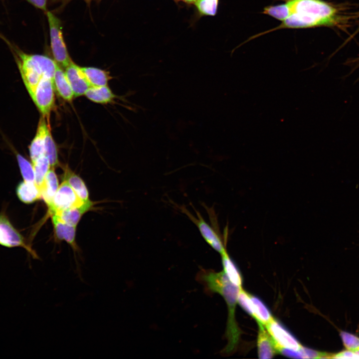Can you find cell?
<instances>
[{
    "label": "cell",
    "mask_w": 359,
    "mask_h": 359,
    "mask_svg": "<svg viewBox=\"0 0 359 359\" xmlns=\"http://www.w3.org/2000/svg\"><path fill=\"white\" fill-rule=\"evenodd\" d=\"M254 311V318L257 323L262 324L264 326L269 323L273 319L269 310L265 304L258 298L250 294Z\"/></svg>",
    "instance_id": "44dd1931"
},
{
    "label": "cell",
    "mask_w": 359,
    "mask_h": 359,
    "mask_svg": "<svg viewBox=\"0 0 359 359\" xmlns=\"http://www.w3.org/2000/svg\"><path fill=\"white\" fill-rule=\"evenodd\" d=\"M16 193L19 200L26 204L31 203L41 197L40 188L34 182H20L16 187Z\"/></svg>",
    "instance_id": "5bb4252c"
},
{
    "label": "cell",
    "mask_w": 359,
    "mask_h": 359,
    "mask_svg": "<svg viewBox=\"0 0 359 359\" xmlns=\"http://www.w3.org/2000/svg\"><path fill=\"white\" fill-rule=\"evenodd\" d=\"M265 327L274 341L278 351L280 348L298 351L302 347L297 340L274 318Z\"/></svg>",
    "instance_id": "ba28073f"
},
{
    "label": "cell",
    "mask_w": 359,
    "mask_h": 359,
    "mask_svg": "<svg viewBox=\"0 0 359 359\" xmlns=\"http://www.w3.org/2000/svg\"><path fill=\"white\" fill-rule=\"evenodd\" d=\"M32 163L35 183L39 187L42 184L51 165L48 159L45 155L40 157Z\"/></svg>",
    "instance_id": "7402d4cb"
},
{
    "label": "cell",
    "mask_w": 359,
    "mask_h": 359,
    "mask_svg": "<svg viewBox=\"0 0 359 359\" xmlns=\"http://www.w3.org/2000/svg\"><path fill=\"white\" fill-rule=\"evenodd\" d=\"M30 97L42 116L48 120L55 104L52 80L42 77Z\"/></svg>",
    "instance_id": "277c9868"
},
{
    "label": "cell",
    "mask_w": 359,
    "mask_h": 359,
    "mask_svg": "<svg viewBox=\"0 0 359 359\" xmlns=\"http://www.w3.org/2000/svg\"><path fill=\"white\" fill-rule=\"evenodd\" d=\"M290 15L278 27L301 28L318 26H332L337 22V11L332 5L321 0H287Z\"/></svg>",
    "instance_id": "6da1fadb"
},
{
    "label": "cell",
    "mask_w": 359,
    "mask_h": 359,
    "mask_svg": "<svg viewBox=\"0 0 359 359\" xmlns=\"http://www.w3.org/2000/svg\"><path fill=\"white\" fill-rule=\"evenodd\" d=\"M45 156L48 159L52 167L58 164L56 147L51 136L50 128L48 129L45 139Z\"/></svg>",
    "instance_id": "603a6c76"
},
{
    "label": "cell",
    "mask_w": 359,
    "mask_h": 359,
    "mask_svg": "<svg viewBox=\"0 0 359 359\" xmlns=\"http://www.w3.org/2000/svg\"><path fill=\"white\" fill-rule=\"evenodd\" d=\"M81 69L91 86H106L111 78L107 71L97 68L84 67Z\"/></svg>",
    "instance_id": "ac0fdd59"
},
{
    "label": "cell",
    "mask_w": 359,
    "mask_h": 359,
    "mask_svg": "<svg viewBox=\"0 0 359 359\" xmlns=\"http://www.w3.org/2000/svg\"><path fill=\"white\" fill-rule=\"evenodd\" d=\"M345 64L351 67V70L348 74L345 76L344 77H343L342 78L343 79H345L347 77L349 76V75L350 74H351L355 70H356L358 68H359V58H357L356 59L349 60L348 62L347 61V62H346ZM359 80V77L358 78V79L356 80V81L355 82V83H356Z\"/></svg>",
    "instance_id": "f546056e"
},
{
    "label": "cell",
    "mask_w": 359,
    "mask_h": 359,
    "mask_svg": "<svg viewBox=\"0 0 359 359\" xmlns=\"http://www.w3.org/2000/svg\"><path fill=\"white\" fill-rule=\"evenodd\" d=\"M200 279L208 291L220 294L227 305L228 319L226 337L230 340L239 338L240 331L235 320V308L240 288L232 284L222 271L220 272L204 271Z\"/></svg>",
    "instance_id": "7a4b0ae2"
},
{
    "label": "cell",
    "mask_w": 359,
    "mask_h": 359,
    "mask_svg": "<svg viewBox=\"0 0 359 359\" xmlns=\"http://www.w3.org/2000/svg\"><path fill=\"white\" fill-rule=\"evenodd\" d=\"M237 303L240 306L253 318L254 317L252 303L250 294L245 292L241 287L237 297Z\"/></svg>",
    "instance_id": "83f0119b"
},
{
    "label": "cell",
    "mask_w": 359,
    "mask_h": 359,
    "mask_svg": "<svg viewBox=\"0 0 359 359\" xmlns=\"http://www.w3.org/2000/svg\"><path fill=\"white\" fill-rule=\"evenodd\" d=\"M0 244L9 248L21 247L34 258H38L35 252L26 243L23 237L3 213H0Z\"/></svg>",
    "instance_id": "52a82bcc"
},
{
    "label": "cell",
    "mask_w": 359,
    "mask_h": 359,
    "mask_svg": "<svg viewBox=\"0 0 359 359\" xmlns=\"http://www.w3.org/2000/svg\"><path fill=\"white\" fill-rule=\"evenodd\" d=\"M263 13L283 21L290 15L291 11L289 5L286 2L284 4L266 6L264 8Z\"/></svg>",
    "instance_id": "cb8c5ba5"
},
{
    "label": "cell",
    "mask_w": 359,
    "mask_h": 359,
    "mask_svg": "<svg viewBox=\"0 0 359 359\" xmlns=\"http://www.w3.org/2000/svg\"><path fill=\"white\" fill-rule=\"evenodd\" d=\"M65 72L74 97L85 95L88 89L91 87L81 67L76 65L72 60L65 67Z\"/></svg>",
    "instance_id": "9c48e42d"
},
{
    "label": "cell",
    "mask_w": 359,
    "mask_h": 359,
    "mask_svg": "<svg viewBox=\"0 0 359 359\" xmlns=\"http://www.w3.org/2000/svg\"><path fill=\"white\" fill-rule=\"evenodd\" d=\"M84 202L77 195L66 180L62 182L51 204L48 206L51 215L67 208L81 207L90 202Z\"/></svg>",
    "instance_id": "8992f818"
},
{
    "label": "cell",
    "mask_w": 359,
    "mask_h": 359,
    "mask_svg": "<svg viewBox=\"0 0 359 359\" xmlns=\"http://www.w3.org/2000/svg\"><path fill=\"white\" fill-rule=\"evenodd\" d=\"M223 272L229 280L234 285L241 287L242 278L236 266L227 251L221 254Z\"/></svg>",
    "instance_id": "d6986e66"
},
{
    "label": "cell",
    "mask_w": 359,
    "mask_h": 359,
    "mask_svg": "<svg viewBox=\"0 0 359 359\" xmlns=\"http://www.w3.org/2000/svg\"><path fill=\"white\" fill-rule=\"evenodd\" d=\"M56 237L69 244L74 250L77 251L78 247L75 242L76 226L66 224L60 220L55 215H51Z\"/></svg>",
    "instance_id": "4fadbf2b"
},
{
    "label": "cell",
    "mask_w": 359,
    "mask_h": 359,
    "mask_svg": "<svg viewBox=\"0 0 359 359\" xmlns=\"http://www.w3.org/2000/svg\"><path fill=\"white\" fill-rule=\"evenodd\" d=\"M259 332L257 338L258 354L260 359H271L278 353L277 346L265 327L257 323Z\"/></svg>",
    "instance_id": "30bf717a"
},
{
    "label": "cell",
    "mask_w": 359,
    "mask_h": 359,
    "mask_svg": "<svg viewBox=\"0 0 359 359\" xmlns=\"http://www.w3.org/2000/svg\"><path fill=\"white\" fill-rule=\"evenodd\" d=\"M91 202L85 205L77 207L67 208L55 212V215L60 220L69 225L76 226L82 215L92 206ZM52 214V215H53Z\"/></svg>",
    "instance_id": "2e32d148"
},
{
    "label": "cell",
    "mask_w": 359,
    "mask_h": 359,
    "mask_svg": "<svg viewBox=\"0 0 359 359\" xmlns=\"http://www.w3.org/2000/svg\"><path fill=\"white\" fill-rule=\"evenodd\" d=\"M188 3H195L197 0H181Z\"/></svg>",
    "instance_id": "1f68e13d"
},
{
    "label": "cell",
    "mask_w": 359,
    "mask_h": 359,
    "mask_svg": "<svg viewBox=\"0 0 359 359\" xmlns=\"http://www.w3.org/2000/svg\"><path fill=\"white\" fill-rule=\"evenodd\" d=\"M58 181L54 170L51 169L47 173L42 184L39 187L41 197L48 206L51 204L58 188Z\"/></svg>",
    "instance_id": "9a60e30c"
},
{
    "label": "cell",
    "mask_w": 359,
    "mask_h": 359,
    "mask_svg": "<svg viewBox=\"0 0 359 359\" xmlns=\"http://www.w3.org/2000/svg\"><path fill=\"white\" fill-rule=\"evenodd\" d=\"M85 95L90 100L101 104L111 102L115 97V95L107 85L91 86L86 92Z\"/></svg>",
    "instance_id": "e0dca14e"
},
{
    "label": "cell",
    "mask_w": 359,
    "mask_h": 359,
    "mask_svg": "<svg viewBox=\"0 0 359 359\" xmlns=\"http://www.w3.org/2000/svg\"><path fill=\"white\" fill-rule=\"evenodd\" d=\"M179 208L195 224L204 240L210 247L220 255L226 251L225 244L219 233L204 220L198 211L195 210L197 216L195 217L185 207Z\"/></svg>",
    "instance_id": "5b68a950"
},
{
    "label": "cell",
    "mask_w": 359,
    "mask_h": 359,
    "mask_svg": "<svg viewBox=\"0 0 359 359\" xmlns=\"http://www.w3.org/2000/svg\"><path fill=\"white\" fill-rule=\"evenodd\" d=\"M29 3L33 5L34 7L39 8L45 12L47 10V0H26Z\"/></svg>",
    "instance_id": "4dcf8cb0"
},
{
    "label": "cell",
    "mask_w": 359,
    "mask_h": 359,
    "mask_svg": "<svg viewBox=\"0 0 359 359\" xmlns=\"http://www.w3.org/2000/svg\"><path fill=\"white\" fill-rule=\"evenodd\" d=\"M16 158L24 180L35 182L33 167L30 163L20 154L16 155Z\"/></svg>",
    "instance_id": "d4e9b609"
},
{
    "label": "cell",
    "mask_w": 359,
    "mask_h": 359,
    "mask_svg": "<svg viewBox=\"0 0 359 359\" xmlns=\"http://www.w3.org/2000/svg\"><path fill=\"white\" fill-rule=\"evenodd\" d=\"M50 128L45 118H40L36 135L29 146L30 157L32 162H34L40 157L45 155V139L46 132Z\"/></svg>",
    "instance_id": "8fae6325"
},
{
    "label": "cell",
    "mask_w": 359,
    "mask_h": 359,
    "mask_svg": "<svg viewBox=\"0 0 359 359\" xmlns=\"http://www.w3.org/2000/svg\"><path fill=\"white\" fill-rule=\"evenodd\" d=\"M64 177L81 199L84 202L90 201L86 186L80 177L68 170L66 171Z\"/></svg>",
    "instance_id": "ffe728a7"
},
{
    "label": "cell",
    "mask_w": 359,
    "mask_h": 359,
    "mask_svg": "<svg viewBox=\"0 0 359 359\" xmlns=\"http://www.w3.org/2000/svg\"><path fill=\"white\" fill-rule=\"evenodd\" d=\"M49 27L50 46L55 61L65 68L72 61L64 40L60 20L50 11L46 12Z\"/></svg>",
    "instance_id": "3957f363"
},
{
    "label": "cell",
    "mask_w": 359,
    "mask_h": 359,
    "mask_svg": "<svg viewBox=\"0 0 359 359\" xmlns=\"http://www.w3.org/2000/svg\"><path fill=\"white\" fill-rule=\"evenodd\" d=\"M54 88L64 100L71 101L74 97L73 90L65 71L57 64L53 80Z\"/></svg>",
    "instance_id": "7c38bea8"
},
{
    "label": "cell",
    "mask_w": 359,
    "mask_h": 359,
    "mask_svg": "<svg viewBox=\"0 0 359 359\" xmlns=\"http://www.w3.org/2000/svg\"><path fill=\"white\" fill-rule=\"evenodd\" d=\"M86 0V1H90L91 0Z\"/></svg>",
    "instance_id": "d6a6232c"
},
{
    "label": "cell",
    "mask_w": 359,
    "mask_h": 359,
    "mask_svg": "<svg viewBox=\"0 0 359 359\" xmlns=\"http://www.w3.org/2000/svg\"><path fill=\"white\" fill-rule=\"evenodd\" d=\"M194 3L200 13L213 16L216 13L218 0H197Z\"/></svg>",
    "instance_id": "484cf974"
},
{
    "label": "cell",
    "mask_w": 359,
    "mask_h": 359,
    "mask_svg": "<svg viewBox=\"0 0 359 359\" xmlns=\"http://www.w3.org/2000/svg\"><path fill=\"white\" fill-rule=\"evenodd\" d=\"M332 359H359V351L345 350L335 354H332Z\"/></svg>",
    "instance_id": "f1b7e54d"
},
{
    "label": "cell",
    "mask_w": 359,
    "mask_h": 359,
    "mask_svg": "<svg viewBox=\"0 0 359 359\" xmlns=\"http://www.w3.org/2000/svg\"><path fill=\"white\" fill-rule=\"evenodd\" d=\"M339 335L346 349L359 351V337L345 331H340Z\"/></svg>",
    "instance_id": "4316f807"
}]
</instances>
